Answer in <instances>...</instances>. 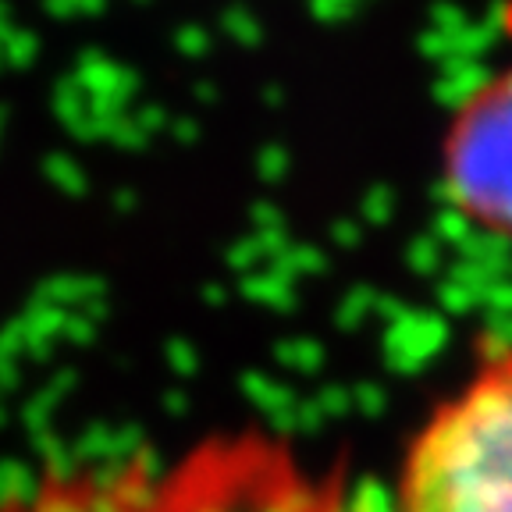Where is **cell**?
Here are the masks:
<instances>
[{
  "label": "cell",
  "instance_id": "obj_1",
  "mask_svg": "<svg viewBox=\"0 0 512 512\" xmlns=\"http://www.w3.org/2000/svg\"><path fill=\"white\" fill-rule=\"evenodd\" d=\"M395 512H512V349L477 367L413 438Z\"/></svg>",
  "mask_w": 512,
  "mask_h": 512
},
{
  "label": "cell",
  "instance_id": "obj_2",
  "mask_svg": "<svg viewBox=\"0 0 512 512\" xmlns=\"http://www.w3.org/2000/svg\"><path fill=\"white\" fill-rule=\"evenodd\" d=\"M445 185L480 232L512 239V68L480 82L445 136Z\"/></svg>",
  "mask_w": 512,
  "mask_h": 512
}]
</instances>
